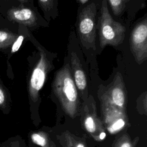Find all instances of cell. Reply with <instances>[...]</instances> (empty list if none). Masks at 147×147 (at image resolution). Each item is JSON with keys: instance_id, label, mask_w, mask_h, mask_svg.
Here are the masks:
<instances>
[{"instance_id": "cell-1", "label": "cell", "mask_w": 147, "mask_h": 147, "mask_svg": "<svg viewBox=\"0 0 147 147\" xmlns=\"http://www.w3.org/2000/svg\"><path fill=\"white\" fill-rule=\"evenodd\" d=\"M29 41L36 47V51L27 58V88L31 107L35 108L38 114V107L41 101L40 93L47 82L49 74L55 68L53 61L57 57V53L44 48L32 33Z\"/></svg>"}, {"instance_id": "cell-2", "label": "cell", "mask_w": 147, "mask_h": 147, "mask_svg": "<svg viewBox=\"0 0 147 147\" xmlns=\"http://www.w3.org/2000/svg\"><path fill=\"white\" fill-rule=\"evenodd\" d=\"M100 0H91L84 5H79L75 24L76 37L87 64L92 63L96 54V30L100 7Z\"/></svg>"}, {"instance_id": "cell-3", "label": "cell", "mask_w": 147, "mask_h": 147, "mask_svg": "<svg viewBox=\"0 0 147 147\" xmlns=\"http://www.w3.org/2000/svg\"><path fill=\"white\" fill-rule=\"evenodd\" d=\"M52 92L65 114L74 119L79 114L80 97L74 83L67 56L62 67L57 69L52 83Z\"/></svg>"}, {"instance_id": "cell-4", "label": "cell", "mask_w": 147, "mask_h": 147, "mask_svg": "<svg viewBox=\"0 0 147 147\" xmlns=\"http://www.w3.org/2000/svg\"><path fill=\"white\" fill-rule=\"evenodd\" d=\"M0 14L10 22L25 26L31 32L49 25L34 5L17 0H0Z\"/></svg>"}, {"instance_id": "cell-5", "label": "cell", "mask_w": 147, "mask_h": 147, "mask_svg": "<svg viewBox=\"0 0 147 147\" xmlns=\"http://www.w3.org/2000/svg\"><path fill=\"white\" fill-rule=\"evenodd\" d=\"M69 59L72 76L79 93V97L85 101L89 94L88 92V68L84 60L75 32L71 30L68 44Z\"/></svg>"}, {"instance_id": "cell-6", "label": "cell", "mask_w": 147, "mask_h": 147, "mask_svg": "<svg viewBox=\"0 0 147 147\" xmlns=\"http://www.w3.org/2000/svg\"><path fill=\"white\" fill-rule=\"evenodd\" d=\"M97 30L99 35V44L100 52L107 45L116 47L122 44L125 36L126 28L115 21L109 13L107 0L101 1L99 9Z\"/></svg>"}, {"instance_id": "cell-7", "label": "cell", "mask_w": 147, "mask_h": 147, "mask_svg": "<svg viewBox=\"0 0 147 147\" xmlns=\"http://www.w3.org/2000/svg\"><path fill=\"white\" fill-rule=\"evenodd\" d=\"M79 114L82 127L95 141L100 142L106 137V130L97 114L96 102L92 95H89L80 106Z\"/></svg>"}, {"instance_id": "cell-8", "label": "cell", "mask_w": 147, "mask_h": 147, "mask_svg": "<svg viewBox=\"0 0 147 147\" xmlns=\"http://www.w3.org/2000/svg\"><path fill=\"white\" fill-rule=\"evenodd\" d=\"M99 101L105 102L126 111L127 95L125 84L121 72H117L107 86L100 84L98 90Z\"/></svg>"}, {"instance_id": "cell-9", "label": "cell", "mask_w": 147, "mask_h": 147, "mask_svg": "<svg viewBox=\"0 0 147 147\" xmlns=\"http://www.w3.org/2000/svg\"><path fill=\"white\" fill-rule=\"evenodd\" d=\"M102 122L107 131L115 134L130 126L126 111L100 101Z\"/></svg>"}, {"instance_id": "cell-10", "label": "cell", "mask_w": 147, "mask_h": 147, "mask_svg": "<svg viewBox=\"0 0 147 147\" xmlns=\"http://www.w3.org/2000/svg\"><path fill=\"white\" fill-rule=\"evenodd\" d=\"M131 52L138 64L147 59V18L144 17L133 27L130 36Z\"/></svg>"}, {"instance_id": "cell-11", "label": "cell", "mask_w": 147, "mask_h": 147, "mask_svg": "<svg viewBox=\"0 0 147 147\" xmlns=\"http://www.w3.org/2000/svg\"><path fill=\"white\" fill-rule=\"evenodd\" d=\"M19 25L5 19L0 14V51L7 55L18 35Z\"/></svg>"}, {"instance_id": "cell-12", "label": "cell", "mask_w": 147, "mask_h": 147, "mask_svg": "<svg viewBox=\"0 0 147 147\" xmlns=\"http://www.w3.org/2000/svg\"><path fill=\"white\" fill-rule=\"evenodd\" d=\"M38 5L42 10L44 18L47 22L55 20L58 16L57 0H37Z\"/></svg>"}, {"instance_id": "cell-13", "label": "cell", "mask_w": 147, "mask_h": 147, "mask_svg": "<svg viewBox=\"0 0 147 147\" xmlns=\"http://www.w3.org/2000/svg\"><path fill=\"white\" fill-rule=\"evenodd\" d=\"M31 33L32 32L30 31L25 26L19 25L17 37L12 44L9 53L7 55V61L15 53H16L19 50L24 42L29 41V36Z\"/></svg>"}, {"instance_id": "cell-14", "label": "cell", "mask_w": 147, "mask_h": 147, "mask_svg": "<svg viewBox=\"0 0 147 147\" xmlns=\"http://www.w3.org/2000/svg\"><path fill=\"white\" fill-rule=\"evenodd\" d=\"M57 137L63 147H87L85 142L82 139L76 137L68 131L62 133Z\"/></svg>"}, {"instance_id": "cell-15", "label": "cell", "mask_w": 147, "mask_h": 147, "mask_svg": "<svg viewBox=\"0 0 147 147\" xmlns=\"http://www.w3.org/2000/svg\"><path fill=\"white\" fill-rule=\"evenodd\" d=\"M30 137L33 144L41 147H56L48 134L43 131L32 132Z\"/></svg>"}, {"instance_id": "cell-16", "label": "cell", "mask_w": 147, "mask_h": 147, "mask_svg": "<svg viewBox=\"0 0 147 147\" xmlns=\"http://www.w3.org/2000/svg\"><path fill=\"white\" fill-rule=\"evenodd\" d=\"M138 137H136L132 140L129 134L125 133L114 140L112 147H135L138 144Z\"/></svg>"}, {"instance_id": "cell-17", "label": "cell", "mask_w": 147, "mask_h": 147, "mask_svg": "<svg viewBox=\"0 0 147 147\" xmlns=\"http://www.w3.org/2000/svg\"><path fill=\"white\" fill-rule=\"evenodd\" d=\"M107 2L109 3L114 16H119L123 12L126 0H107Z\"/></svg>"}, {"instance_id": "cell-18", "label": "cell", "mask_w": 147, "mask_h": 147, "mask_svg": "<svg viewBox=\"0 0 147 147\" xmlns=\"http://www.w3.org/2000/svg\"><path fill=\"white\" fill-rule=\"evenodd\" d=\"M136 107L140 114H147V92L144 91L137 99Z\"/></svg>"}, {"instance_id": "cell-19", "label": "cell", "mask_w": 147, "mask_h": 147, "mask_svg": "<svg viewBox=\"0 0 147 147\" xmlns=\"http://www.w3.org/2000/svg\"><path fill=\"white\" fill-rule=\"evenodd\" d=\"M7 91L4 86L2 80L0 78V106L5 104L7 98Z\"/></svg>"}, {"instance_id": "cell-20", "label": "cell", "mask_w": 147, "mask_h": 147, "mask_svg": "<svg viewBox=\"0 0 147 147\" xmlns=\"http://www.w3.org/2000/svg\"><path fill=\"white\" fill-rule=\"evenodd\" d=\"M17 1H18L19 2H20L21 3H23L34 5L33 0H17Z\"/></svg>"}, {"instance_id": "cell-21", "label": "cell", "mask_w": 147, "mask_h": 147, "mask_svg": "<svg viewBox=\"0 0 147 147\" xmlns=\"http://www.w3.org/2000/svg\"><path fill=\"white\" fill-rule=\"evenodd\" d=\"M76 1L79 4V5H84L87 3L90 0H76Z\"/></svg>"}]
</instances>
